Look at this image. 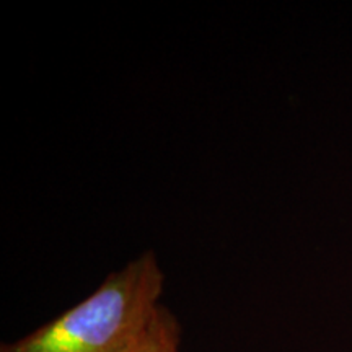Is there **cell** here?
<instances>
[{"instance_id": "cell-1", "label": "cell", "mask_w": 352, "mask_h": 352, "mask_svg": "<svg viewBox=\"0 0 352 352\" xmlns=\"http://www.w3.org/2000/svg\"><path fill=\"white\" fill-rule=\"evenodd\" d=\"M165 274L153 252L111 272L85 300L0 352H124L160 303Z\"/></svg>"}, {"instance_id": "cell-2", "label": "cell", "mask_w": 352, "mask_h": 352, "mask_svg": "<svg viewBox=\"0 0 352 352\" xmlns=\"http://www.w3.org/2000/svg\"><path fill=\"white\" fill-rule=\"evenodd\" d=\"M182 328L168 308L158 305L155 314L124 352H179Z\"/></svg>"}]
</instances>
